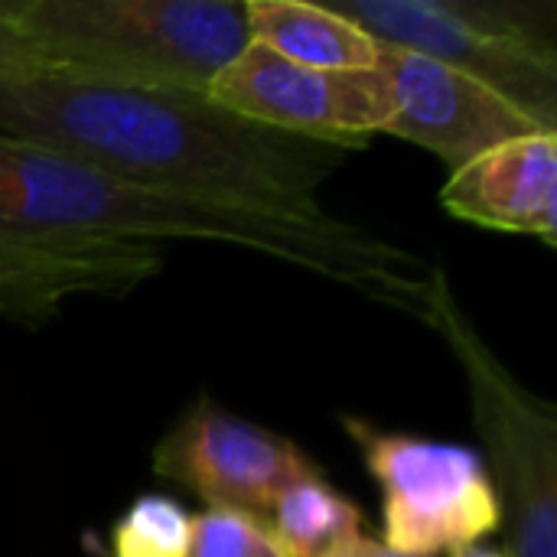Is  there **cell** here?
<instances>
[{
	"mask_svg": "<svg viewBox=\"0 0 557 557\" xmlns=\"http://www.w3.org/2000/svg\"><path fill=\"white\" fill-rule=\"evenodd\" d=\"M29 72H49V65H46L42 52L0 10V78L3 75H29Z\"/></svg>",
	"mask_w": 557,
	"mask_h": 557,
	"instance_id": "2e32d148",
	"label": "cell"
},
{
	"mask_svg": "<svg viewBox=\"0 0 557 557\" xmlns=\"http://www.w3.org/2000/svg\"><path fill=\"white\" fill-rule=\"evenodd\" d=\"M245 16L248 39L287 62L326 72L379 69L382 42L323 3L245 0Z\"/></svg>",
	"mask_w": 557,
	"mask_h": 557,
	"instance_id": "7c38bea8",
	"label": "cell"
},
{
	"mask_svg": "<svg viewBox=\"0 0 557 557\" xmlns=\"http://www.w3.org/2000/svg\"><path fill=\"white\" fill-rule=\"evenodd\" d=\"M379 72L395 101L385 134L431 150L450 173L506 140L545 131L490 85L434 59L382 46Z\"/></svg>",
	"mask_w": 557,
	"mask_h": 557,
	"instance_id": "30bf717a",
	"label": "cell"
},
{
	"mask_svg": "<svg viewBox=\"0 0 557 557\" xmlns=\"http://www.w3.org/2000/svg\"><path fill=\"white\" fill-rule=\"evenodd\" d=\"M454 557H512L506 548H486V545H473V548H467V552H460V555Z\"/></svg>",
	"mask_w": 557,
	"mask_h": 557,
	"instance_id": "ac0fdd59",
	"label": "cell"
},
{
	"mask_svg": "<svg viewBox=\"0 0 557 557\" xmlns=\"http://www.w3.org/2000/svg\"><path fill=\"white\" fill-rule=\"evenodd\" d=\"M0 219L117 242H222L366 290L405 313L428 264L336 215H284L228 199L163 193L104 176L39 147L0 137Z\"/></svg>",
	"mask_w": 557,
	"mask_h": 557,
	"instance_id": "7a4b0ae2",
	"label": "cell"
},
{
	"mask_svg": "<svg viewBox=\"0 0 557 557\" xmlns=\"http://www.w3.org/2000/svg\"><path fill=\"white\" fill-rule=\"evenodd\" d=\"M326 557H401L395 555L385 542H379V539H366V535H356L352 542H346V545H339L333 555Z\"/></svg>",
	"mask_w": 557,
	"mask_h": 557,
	"instance_id": "e0dca14e",
	"label": "cell"
},
{
	"mask_svg": "<svg viewBox=\"0 0 557 557\" xmlns=\"http://www.w3.org/2000/svg\"><path fill=\"white\" fill-rule=\"evenodd\" d=\"M49 72L209 91L251 42L245 0H0Z\"/></svg>",
	"mask_w": 557,
	"mask_h": 557,
	"instance_id": "3957f363",
	"label": "cell"
},
{
	"mask_svg": "<svg viewBox=\"0 0 557 557\" xmlns=\"http://www.w3.org/2000/svg\"><path fill=\"white\" fill-rule=\"evenodd\" d=\"M447 215L506 235L557 245V131L506 140L457 166L444 189Z\"/></svg>",
	"mask_w": 557,
	"mask_h": 557,
	"instance_id": "8fae6325",
	"label": "cell"
},
{
	"mask_svg": "<svg viewBox=\"0 0 557 557\" xmlns=\"http://www.w3.org/2000/svg\"><path fill=\"white\" fill-rule=\"evenodd\" d=\"M411 317L463 366L483 463L496 486L512 557H557V414L499 362L460 307L441 264H428Z\"/></svg>",
	"mask_w": 557,
	"mask_h": 557,
	"instance_id": "277c9868",
	"label": "cell"
},
{
	"mask_svg": "<svg viewBox=\"0 0 557 557\" xmlns=\"http://www.w3.org/2000/svg\"><path fill=\"white\" fill-rule=\"evenodd\" d=\"M343 431L382 490V542L395 555L454 557L503 529L499 496L476 450L362 418H343Z\"/></svg>",
	"mask_w": 557,
	"mask_h": 557,
	"instance_id": "8992f818",
	"label": "cell"
},
{
	"mask_svg": "<svg viewBox=\"0 0 557 557\" xmlns=\"http://www.w3.org/2000/svg\"><path fill=\"white\" fill-rule=\"evenodd\" d=\"M375 42L457 69L557 131L555 0H330Z\"/></svg>",
	"mask_w": 557,
	"mask_h": 557,
	"instance_id": "5b68a950",
	"label": "cell"
},
{
	"mask_svg": "<svg viewBox=\"0 0 557 557\" xmlns=\"http://www.w3.org/2000/svg\"><path fill=\"white\" fill-rule=\"evenodd\" d=\"M160 245L0 219V317L39 326L75 297H121L163 271Z\"/></svg>",
	"mask_w": 557,
	"mask_h": 557,
	"instance_id": "9c48e42d",
	"label": "cell"
},
{
	"mask_svg": "<svg viewBox=\"0 0 557 557\" xmlns=\"http://www.w3.org/2000/svg\"><path fill=\"white\" fill-rule=\"evenodd\" d=\"M189 557H290L261 519L206 509L193 516Z\"/></svg>",
	"mask_w": 557,
	"mask_h": 557,
	"instance_id": "9a60e30c",
	"label": "cell"
},
{
	"mask_svg": "<svg viewBox=\"0 0 557 557\" xmlns=\"http://www.w3.org/2000/svg\"><path fill=\"white\" fill-rule=\"evenodd\" d=\"M0 137L104 176L320 219V186L362 147L287 134L209 91L29 72L0 78Z\"/></svg>",
	"mask_w": 557,
	"mask_h": 557,
	"instance_id": "6da1fadb",
	"label": "cell"
},
{
	"mask_svg": "<svg viewBox=\"0 0 557 557\" xmlns=\"http://www.w3.org/2000/svg\"><path fill=\"white\" fill-rule=\"evenodd\" d=\"M362 509L317 470L277 499L268 529L290 557H326L362 535Z\"/></svg>",
	"mask_w": 557,
	"mask_h": 557,
	"instance_id": "4fadbf2b",
	"label": "cell"
},
{
	"mask_svg": "<svg viewBox=\"0 0 557 557\" xmlns=\"http://www.w3.org/2000/svg\"><path fill=\"white\" fill-rule=\"evenodd\" d=\"M209 98L248 121L356 147H366L372 134H385L395 114L392 88L379 69H307L258 42H248L215 75Z\"/></svg>",
	"mask_w": 557,
	"mask_h": 557,
	"instance_id": "ba28073f",
	"label": "cell"
},
{
	"mask_svg": "<svg viewBox=\"0 0 557 557\" xmlns=\"http://www.w3.org/2000/svg\"><path fill=\"white\" fill-rule=\"evenodd\" d=\"M153 473L202 499L206 509L242 512L268 525L277 499L317 473V463L290 437L199 395L153 447Z\"/></svg>",
	"mask_w": 557,
	"mask_h": 557,
	"instance_id": "52a82bcc",
	"label": "cell"
},
{
	"mask_svg": "<svg viewBox=\"0 0 557 557\" xmlns=\"http://www.w3.org/2000/svg\"><path fill=\"white\" fill-rule=\"evenodd\" d=\"M193 516L163 493L137 496L108 532V557H189Z\"/></svg>",
	"mask_w": 557,
	"mask_h": 557,
	"instance_id": "5bb4252c",
	"label": "cell"
}]
</instances>
